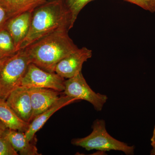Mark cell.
Returning <instances> with one entry per match:
<instances>
[{"label":"cell","instance_id":"obj_1","mask_svg":"<svg viewBox=\"0 0 155 155\" xmlns=\"http://www.w3.org/2000/svg\"><path fill=\"white\" fill-rule=\"evenodd\" d=\"M68 27L58 28L24 49L31 63L45 71L55 72L57 64L78 48L68 34Z\"/></svg>","mask_w":155,"mask_h":155},{"label":"cell","instance_id":"obj_2","mask_svg":"<svg viewBox=\"0 0 155 155\" xmlns=\"http://www.w3.org/2000/svg\"><path fill=\"white\" fill-rule=\"evenodd\" d=\"M69 25L70 17L64 1H48L32 11L29 31L19 50L61 27L69 30Z\"/></svg>","mask_w":155,"mask_h":155},{"label":"cell","instance_id":"obj_3","mask_svg":"<svg viewBox=\"0 0 155 155\" xmlns=\"http://www.w3.org/2000/svg\"><path fill=\"white\" fill-rule=\"evenodd\" d=\"M92 131L83 138L73 139L72 144L80 147L87 151L97 150L99 151H119L127 155L134 154L135 147L114 138L109 134L103 119H97L93 122Z\"/></svg>","mask_w":155,"mask_h":155},{"label":"cell","instance_id":"obj_4","mask_svg":"<svg viewBox=\"0 0 155 155\" xmlns=\"http://www.w3.org/2000/svg\"><path fill=\"white\" fill-rule=\"evenodd\" d=\"M30 63L24 49L0 60V98L6 100L11 92L21 86Z\"/></svg>","mask_w":155,"mask_h":155},{"label":"cell","instance_id":"obj_5","mask_svg":"<svg viewBox=\"0 0 155 155\" xmlns=\"http://www.w3.org/2000/svg\"><path fill=\"white\" fill-rule=\"evenodd\" d=\"M64 94L76 99L84 100L91 104L95 110L101 111L108 100L105 94L96 93L91 88L82 72L64 81Z\"/></svg>","mask_w":155,"mask_h":155},{"label":"cell","instance_id":"obj_6","mask_svg":"<svg viewBox=\"0 0 155 155\" xmlns=\"http://www.w3.org/2000/svg\"><path fill=\"white\" fill-rule=\"evenodd\" d=\"M64 78L55 72L45 71L34 64L30 63L22 78L21 85L30 87L52 89L64 91Z\"/></svg>","mask_w":155,"mask_h":155},{"label":"cell","instance_id":"obj_7","mask_svg":"<svg viewBox=\"0 0 155 155\" xmlns=\"http://www.w3.org/2000/svg\"><path fill=\"white\" fill-rule=\"evenodd\" d=\"M92 56L91 50L86 47L78 48L57 64L55 72L64 78L74 77L81 72L83 64Z\"/></svg>","mask_w":155,"mask_h":155},{"label":"cell","instance_id":"obj_8","mask_svg":"<svg viewBox=\"0 0 155 155\" xmlns=\"http://www.w3.org/2000/svg\"><path fill=\"white\" fill-rule=\"evenodd\" d=\"M6 101L18 117L30 124L32 109L28 87H18L11 92Z\"/></svg>","mask_w":155,"mask_h":155},{"label":"cell","instance_id":"obj_9","mask_svg":"<svg viewBox=\"0 0 155 155\" xmlns=\"http://www.w3.org/2000/svg\"><path fill=\"white\" fill-rule=\"evenodd\" d=\"M28 88L32 109V121L59 99L60 92L52 89L33 87H28Z\"/></svg>","mask_w":155,"mask_h":155},{"label":"cell","instance_id":"obj_10","mask_svg":"<svg viewBox=\"0 0 155 155\" xmlns=\"http://www.w3.org/2000/svg\"><path fill=\"white\" fill-rule=\"evenodd\" d=\"M32 11H28L10 18L6 28L13 39L17 51L27 36L30 28Z\"/></svg>","mask_w":155,"mask_h":155},{"label":"cell","instance_id":"obj_11","mask_svg":"<svg viewBox=\"0 0 155 155\" xmlns=\"http://www.w3.org/2000/svg\"><path fill=\"white\" fill-rule=\"evenodd\" d=\"M78 101L76 99L64 94L51 107L36 116L30 122L28 129L25 132V137L28 141H31L35 134L41 128L52 115L61 108Z\"/></svg>","mask_w":155,"mask_h":155},{"label":"cell","instance_id":"obj_12","mask_svg":"<svg viewBox=\"0 0 155 155\" xmlns=\"http://www.w3.org/2000/svg\"><path fill=\"white\" fill-rule=\"evenodd\" d=\"M17 153L21 155H38L37 148L25 137V132L8 129L5 134Z\"/></svg>","mask_w":155,"mask_h":155},{"label":"cell","instance_id":"obj_13","mask_svg":"<svg viewBox=\"0 0 155 155\" xmlns=\"http://www.w3.org/2000/svg\"><path fill=\"white\" fill-rule=\"evenodd\" d=\"M0 121L8 129L25 132L29 123L23 121L8 105L6 100L0 98Z\"/></svg>","mask_w":155,"mask_h":155},{"label":"cell","instance_id":"obj_14","mask_svg":"<svg viewBox=\"0 0 155 155\" xmlns=\"http://www.w3.org/2000/svg\"><path fill=\"white\" fill-rule=\"evenodd\" d=\"M46 2L45 0H0V4L11 18L25 12L33 11Z\"/></svg>","mask_w":155,"mask_h":155},{"label":"cell","instance_id":"obj_15","mask_svg":"<svg viewBox=\"0 0 155 155\" xmlns=\"http://www.w3.org/2000/svg\"><path fill=\"white\" fill-rule=\"evenodd\" d=\"M13 39L8 30L4 28L0 30V60L17 53Z\"/></svg>","mask_w":155,"mask_h":155},{"label":"cell","instance_id":"obj_16","mask_svg":"<svg viewBox=\"0 0 155 155\" xmlns=\"http://www.w3.org/2000/svg\"><path fill=\"white\" fill-rule=\"evenodd\" d=\"M70 17L69 29L73 27L78 14L88 3L95 0H63Z\"/></svg>","mask_w":155,"mask_h":155},{"label":"cell","instance_id":"obj_17","mask_svg":"<svg viewBox=\"0 0 155 155\" xmlns=\"http://www.w3.org/2000/svg\"><path fill=\"white\" fill-rule=\"evenodd\" d=\"M18 153L5 135L0 137V155H17Z\"/></svg>","mask_w":155,"mask_h":155},{"label":"cell","instance_id":"obj_18","mask_svg":"<svg viewBox=\"0 0 155 155\" xmlns=\"http://www.w3.org/2000/svg\"><path fill=\"white\" fill-rule=\"evenodd\" d=\"M140 7L146 11L151 12V0H124Z\"/></svg>","mask_w":155,"mask_h":155},{"label":"cell","instance_id":"obj_19","mask_svg":"<svg viewBox=\"0 0 155 155\" xmlns=\"http://www.w3.org/2000/svg\"><path fill=\"white\" fill-rule=\"evenodd\" d=\"M10 19L5 9L0 4V30L5 28L6 23Z\"/></svg>","mask_w":155,"mask_h":155},{"label":"cell","instance_id":"obj_20","mask_svg":"<svg viewBox=\"0 0 155 155\" xmlns=\"http://www.w3.org/2000/svg\"><path fill=\"white\" fill-rule=\"evenodd\" d=\"M8 129L6 125L0 121V137H2L5 135L6 131Z\"/></svg>","mask_w":155,"mask_h":155},{"label":"cell","instance_id":"obj_21","mask_svg":"<svg viewBox=\"0 0 155 155\" xmlns=\"http://www.w3.org/2000/svg\"><path fill=\"white\" fill-rule=\"evenodd\" d=\"M151 144L153 147V148L155 149V126L153 131L152 137L151 139Z\"/></svg>","mask_w":155,"mask_h":155},{"label":"cell","instance_id":"obj_22","mask_svg":"<svg viewBox=\"0 0 155 155\" xmlns=\"http://www.w3.org/2000/svg\"><path fill=\"white\" fill-rule=\"evenodd\" d=\"M151 12H155V0H151Z\"/></svg>","mask_w":155,"mask_h":155},{"label":"cell","instance_id":"obj_23","mask_svg":"<svg viewBox=\"0 0 155 155\" xmlns=\"http://www.w3.org/2000/svg\"><path fill=\"white\" fill-rule=\"evenodd\" d=\"M150 153L151 155H155V149L153 148V149L151 150Z\"/></svg>","mask_w":155,"mask_h":155},{"label":"cell","instance_id":"obj_24","mask_svg":"<svg viewBox=\"0 0 155 155\" xmlns=\"http://www.w3.org/2000/svg\"><path fill=\"white\" fill-rule=\"evenodd\" d=\"M45 1H47V2H48V1H53V0H45Z\"/></svg>","mask_w":155,"mask_h":155}]
</instances>
